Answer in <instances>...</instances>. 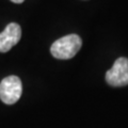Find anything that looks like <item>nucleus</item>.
<instances>
[{
  "label": "nucleus",
  "instance_id": "1",
  "mask_svg": "<svg viewBox=\"0 0 128 128\" xmlns=\"http://www.w3.org/2000/svg\"><path fill=\"white\" fill-rule=\"evenodd\" d=\"M82 41L79 35L70 34L57 40L50 47V52L56 59L68 60L75 57L81 48Z\"/></svg>",
  "mask_w": 128,
  "mask_h": 128
},
{
  "label": "nucleus",
  "instance_id": "2",
  "mask_svg": "<svg viewBox=\"0 0 128 128\" xmlns=\"http://www.w3.org/2000/svg\"><path fill=\"white\" fill-rule=\"evenodd\" d=\"M22 93V80L17 76H9L0 82V99L6 105H13Z\"/></svg>",
  "mask_w": 128,
  "mask_h": 128
},
{
  "label": "nucleus",
  "instance_id": "3",
  "mask_svg": "<svg viewBox=\"0 0 128 128\" xmlns=\"http://www.w3.org/2000/svg\"><path fill=\"white\" fill-rule=\"evenodd\" d=\"M106 81L112 86L128 84V59L118 58L113 66L106 73Z\"/></svg>",
  "mask_w": 128,
  "mask_h": 128
},
{
  "label": "nucleus",
  "instance_id": "4",
  "mask_svg": "<svg viewBox=\"0 0 128 128\" xmlns=\"http://www.w3.org/2000/svg\"><path fill=\"white\" fill-rule=\"evenodd\" d=\"M22 36L20 26L16 22L9 24L0 33V52H6L19 42Z\"/></svg>",
  "mask_w": 128,
  "mask_h": 128
},
{
  "label": "nucleus",
  "instance_id": "5",
  "mask_svg": "<svg viewBox=\"0 0 128 128\" xmlns=\"http://www.w3.org/2000/svg\"><path fill=\"white\" fill-rule=\"evenodd\" d=\"M11 1L14 2V3H22L24 0H11Z\"/></svg>",
  "mask_w": 128,
  "mask_h": 128
}]
</instances>
